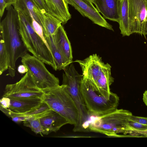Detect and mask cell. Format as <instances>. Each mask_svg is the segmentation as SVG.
Here are the masks:
<instances>
[{
    "instance_id": "cell-1",
    "label": "cell",
    "mask_w": 147,
    "mask_h": 147,
    "mask_svg": "<svg viewBox=\"0 0 147 147\" xmlns=\"http://www.w3.org/2000/svg\"><path fill=\"white\" fill-rule=\"evenodd\" d=\"M6 9V15L0 24V35L4 40L9 57L7 75L13 77L15 74L17 60L28 51L19 33L17 11L12 5Z\"/></svg>"
},
{
    "instance_id": "cell-2",
    "label": "cell",
    "mask_w": 147,
    "mask_h": 147,
    "mask_svg": "<svg viewBox=\"0 0 147 147\" xmlns=\"http://www.w3.org/2000/svg\"><path fill=\"white\" fill-rule=\"evenodd\" d=\"M75 62L79 64L83 76L89 81L94 90L109 99L112 92L110 91V86L114 81L110 65L105 63L101 57L96 54L91 55L83 60H76Z\"/></svg>"
},
{
    "instance_id": "cell-3",
    "label": "cell",
    "mask_w": 147,
    "mask_h": 147,
    "mask_svg": "<svg viewBox=\"0 0 147 147\" xmlns=\"http://www.w3.org/2000/svg\"><path fill=\"white\" fill-rule=\"evenodd\" d=\"M17 11L19 33L28 51L57 70L52 54L45 42L33 28L30 17L21 11Z\"/></svg>"
},
{
    "instance_id": "cell-4",
    "label": "cell",
    "mask_w": 147,
    "mask_h": 147,
    "mask_svg": "<svg viewBox=\"0 0 147 147\" xmlns=\"http://www.w3.org/2000/svg\"><path fill=\"white\" fill-rule=\"evenodd\" d=\"M132 115L130 111L117 109L103 115L96 117L89 120V131L97 132L109 136L118 137V134L132 133L134 130L129 123V119Z\"/></svg>"
},
{
    "instance_id": "cell-5",
    "label": "cell",
    "mask_w": 147,
    "mask_h": 147,
    "mask_svg": "<svg viewBox=\"0 0 147 147\" xmlns=\"http://www.w3.org/2000/svg\"><path fill=\"white\" fill-rule=\"evenodd\" d=\"M62 84L65 85L77 108L78 116L74 132L89 131L88 126L90 116L80 92V87L83 75L79 74L72 63L64 70Z\"/></svg>"
},
{
    "instance_id": "cell-6",
    "label": "cell",
    "mask_w": 147,
    "mask_h": 147,
    "mask_svg": "<svg viewBox=\"0 0 147 147\" xmlns=\"http://www.w3.org/2000/svg\"><path fill=\"white\" fill-rule=\"evenodd\" d=\"M80 89L89 115L99 117L117 109L119 97L112 92L109 99L95 91L89 81L83 76Z\"/></svg>"
},
{
    "instance_id": "cell-7",
    "label": "cell",
    "mask_w": 147,
    "mask_h": 147,
    "mask_svg": "<svg viewBox=\"0 0 147 147\" xmlns=\"http://www.w3.org/2000/svg\"><path fill=\"white\" fill-rule=\"evenodd\" d=\"M43 99L52 110L64 117L69 124L74 126L76 124L78 109L65 85L62 84L45 92Z\"/></svg>"
},
{
    "instance_id": "cell-8",
    "label": "cell",
    "mask_w": 147,
    "mask_h": 147,
    "mask_svg": "<svg viewBox=\"0 0 147 147\" xmlns=\"http://www.w3.org/2000/svg\"><path fill=\"white\" fill-rule=\"evenodd\" d=\"M21 58V62L27 67L40 90L45 92L60 86L58 78L49 71L41 60L28 53Z\"/></svg>"
},
{
    "instance_id": "cell-9",
    "label": "cell",
    "mask_w": 147,
    "mask_h": 147,
    "mask_svg": "<svg viewBox=\"0 0 147 147\" xmlns=\"http://www.w3.org/2000/svg\"><path fill=\"white\" fill-rule=\"evenodd\" d=\"M44 94L45 92L37 86L28 71L19 81L14 84L6 85L3 96L9 98L43 99Z\"/></svg>"
},
{
    "instance_id": "cell-10",
    "label": "cell",
    "mask_w": 147,
    "mask_h": 147,
    "mask_svg": "<svg viewBox=\"0 0 147 147\" xmlns=\"http://www.w3.org/2000/svg\"><path fill=\"white\" fill-rule=\"evenodd\" d=\"M131 34L147 35V0H128Z\"/></svg>"
},
{
    "instance_id": "cell-11",
    "label": "cell",
    "mask_w": 147,
    "mask_h": 147,
    "mask_svg": "<svg viewBox=\"0 0 147 147\" xmlns=\"http://www.w3.org/2000/svg\"><path fill=\"white\" fill-rule=\"evenodd\" d=\"M83 16L90 19L95 24L114 31L112 26L100 14L93 3L88 0H65Z\"/></svg>"
},
{
    "instance_id": "cell-12",
    "label": "cell",
    "mask_w": 147,
    "mask_h": 147,
    "mask_svg": "<svg viewBox=\"0 0 147 147\" xmlns=\"http://www.w3.org/2000/svg\"><path fill=\"white\" fill-rule=\"evenodd\" d=\"M39 119L45 135L57 132L63 125L69 124L64 117L52 110Z\"/></svg>"
},
{
    "instance_id": "cell-13",
    "label": "cell",
    "mask_w": 147,
    "mask_h": 147,
    "mask_svg": "<svg viewBox=\"0 0 147 147\" xmlns=\"http://www.w3.org/2000/svg\"><path fill=\"white\" fill-rule=\"evenodd\" d=\"M16 11H20L28 16L31 20L34 19L42 27L44 25V14L33 0H16L13 5Z\"/></svg>"
},
{
    "instance_id": "cell-14",
    "label": "cell",
    "mask_w": 147,
    "mask_h": 147,
    "mask_svg": "<svg viewBox=\"0 0 147 147\" xmlns=\"http://www.w3.org/2000/svg\"><path fill=\"white\" fill-rule=\"evenodd\" d=\"M48 9V13L65 24L71 18L65 0H44Z\"/></svg>"
},
{
    "instance_id": "cell-15",
    "label": "cell",
    "mask_w": 147,
    "mask_h": 147,
    "mask_svg": "<svg viewBox=\"0 0 147 147\" xmlns=\"http://www.w3.org/2000/svg\"><path fill=\"white\" fill-rule=\"evenodd\" d=\"M9 99L10 105L8 109L19 114H24L31 111L38 106L43 101V99L38 98Z\"/></svg>"
},
{
    "instance_id": "cell-16",
    "label": "cell",
    "mask_w": 147,
    "mask_h": 147,
    "mask_svg": "<svg viewBox=\"0 0 147 147\" xmlns=\"http://www.w3.org/2000/svg\"><path fill=\"white\" fill-rule=\"evenodd\" d=\"M118 0H94L93 3L105 19L118 22Z\"/></svg>"
},
{
    "instance_id": "cell-17",
    "label": "cell",
    "mask_w": 147,
    "mask_h": 147,
    "mask_svg": "<svg viewBox=\"0 0 147 147\" xmlns=\"http://www.w3.org/2000/svg\"><path fill=\"white\" fill-rule=\"evenodd\" d=\"M55 37L58 48L70 65L73 61L72 50L70 42L62 25L58 28Z\"/></svg>"
},
{
    "instance_id": "cell-18",
    "label": "cell",
    "mask_w": 147,
    "mask_h": 147,
    "mask_svg": "<svg viewBox=\"0 0 147 147\" xmlns=\"http://www.w3.org/2000/svg\"><path fill=\"white\" fill-rule=\"evenodd\" d=\"M44 38L53 57L57 70H65L69 65L58 48L54 35H43Z\"/></svg>"
},
{
    "instance_id": "cell-19",
    "label": "cell",
    "mask_w": 147,
    "mask_h": 147,
    "mask_svg": "<svg viewBox=\"0 0 147 147\" xmlns=\"http://www.w3.org/2000/svg\"><path fill=\"white\" fill-rule=\"evenodd\" d=\"M118 12L119 28L123 36L130 35L129 28V9L128 0H118Z\"/></svg>"
},
{
    "instance_id": "cell-20",
    "label": "cell",
    "mask_w": 147,
    "mask_h": 147,
    "mask_svg": "<svg viewBox=\"0 0 147 147\" xmlns=\"http://www.w3.org/2000/svg\"><path fill=\"white\" fill-rule=\"evenodd\" d=\"M61 24V21L48 13H44L43 35H55Z\"/></svg>"
},
{
    "instance_id": "cell-21",
    "label": "cell",
    "mask_w": 147,
    "mask_h": 147,
    "mask_svg": "<svg viewBox=\"0 0 147 147\" xmlns=\"http://www.w3.org/2000/svg\"><path fill=\"white\" fill-rule=\"evenodd\" d=\"M0 74L1 75L8 69L9 57L6 50L4 40L0 35Z\"/></svg>"
},
{
    "instance_id": "cell-22",
    "label": "cell",
    "mask_w": 147,
    "mask_h": 147,
    "mask_svg": "<svg viewBox=\"0 0 147 147\" xmlns=\"http://www.w3.org/2000/svg\"><path fill=\"white\" fill-rule=\"evenodd\" d=\"M52 110L49 105L43 100L38 107L31 111L24 114V115L40 119Z\"/></svg>"
},
{
    "instance_id": "cell-23",
    "label": "cell",
    "mask_w": 147,
    "mask_h": 147,
    "mask_svg": "<svg viewBox=\"0 0 147 147\" xmlns=\"http://www.w3.org/2000/svg\"><path fill=\"white\" fill-rule=\"evenodd\" d=\"M23 123L24 126L30 128L36 134L43 136V131L39 119L30 117L24 121Z\"/></svg>"
},
{
    "instance_id": "cell-24",
    "label": "cell",
    "mask_w": 147,
    "mask_h": 147,
    "mask_svg": "<svg viewBox=\"0 0 147 147\" xmlns=\"http://www.w3.org/2000/svg\"><path fill=\"white\" fill-rule=\"evenodd\" d=\"M129 125L134 130L133 133H136L147 130V125L143 124L132 121L129 119Z\"/></svg>"
},
{
    "instance_id": "cell-25",
    "label": "cell",
    "mask_w": 147,
    "mask_h": 147,
    "mask_svg": "<svg viewBox=\"0 0 147 147\" xmlns=\"http://www.w3.org/2000/svg\"><path fill=\"white\" fill-rule=\"evenodd\" d=\"M43 13H48V9L44 0H33Z\"/></svg>"
},
{
    "instance_id": "cell-26",
    "label": "cell",
    "mask_w": 147,
    "mask_h": 147,
    "mask_svg": "<svg viewBox=\"0 0 147 147\" xmlns=\"http://www.w3.org/2000/svg\"><path fill=\"white\" fill-rule=\"evenodd\" d=\"M129 119L141 124L147 125V117L136 116L132 115Z\"/></svg>"
},
{
    "instance_id": "cell-27",
    "label": "cell",
    "mask_w": 147,
    "mask_h": 147,
    "mask_svg": "<svg viewBox=\"0 0 147 147\" xmlns=\"http://www.w3.org/2000/svg\"><path fill=\"white\" fill-rule=\"evenodd\" d=\"M10 100L9 98L3 96L0 100V108L8 109L10 105Z\"/></svg>"
},
{
    "instance_id": "cell-28",
    "label": "cell",
    "mask_w": 147,
    "mask_h": 147,
    "mask_svg": "<svg viewBox=\"0 0 147 147\" xmlns=\"http://www.w3.org/2000/svg\"><path fill=\"white\" fill-rule=\"evenodd\" d=\"M6 8V5L4 0H0V16L1 18L3 16L5 9Z\"/></svg>"
},
{
    "instance_id": "cell-29",
    "label": "cell",
    "mask_w": 147,
    "mask_h": 147,
    "mask_svg": "<svg viewBox=\"0 0 147 147\" xmlns=\"http://www.w3.org/2000/svg\"><path fill=\"white\" fill-rule=\"evenodd\" d=\"M17 70L18 72L21 74L26 73L28 71L27 67L23 64L18 66Z\"/></svg>"
},
{
    "instance_id": "cell-30",
    "label": "cell",
    "mask_w": 147,
    "mask_h": 147,
    "mask_svg": "<svg viewBox=\"0 0 147 147\" xmlns=\"http://www.w3.org/2000/svg\"><path fill=\"white\" fill-rule=\"evenodd\" d=\"M4 1L6 4L7 8L11 5H13L16 3V0H4Z\"/></svg>"
},
{
    "instance_id": "cell-31",
    "label": "cell",
    "mask_w": 147,
    "mask_h": 147,
    "mask_svg": "<svg viewBox=\"0 0 147 147\" xmlns=\"http://www.w3.org/2000/svg\"><path fill=\"white\" fill-rule=\"evenodd\" d=\"M143 100L144 103L147 106V90H146L143 94Z\"/></svg>"
},
{
    "instance_id": "cell-32",
    "label": "cell",
    "mask_w": 147,
    "mask_h": 147,
    "mask_svg": "<svg viewBox=\"0 0 147 147\" xmlns=\"http://www.w3.org/2000/svg\"><path fill=\"white\" fill-rule=\"evenodd\" d=\"M88 0L90 1H91V2H92L93 3V1H94V0Z\"/></svg>"
}]
</instances>
